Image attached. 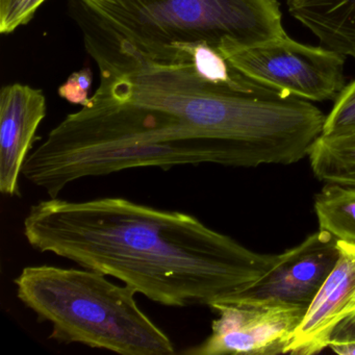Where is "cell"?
Segmentation results:
<instances>
[{"mask_svg":"<svg viewBox=\"0 0 355 355\" xmlns=\"http://www.w3.org/2000/svg\"><path fill=\"white\" fill-rule=\"evenodd\" d=\"M328 348L340 355H355V340H331Z\"/></svg>","mask_w":355,"mask_h":355,"instance_id":"cell-16","label":"cell"},{"mask_svg":"<svg viewBox=\"0 0 355 355\" xmlns=\"http://www.w3.org/2000/svg\"><path fill=\"white\" fill-rule=\"evenodd\" d=\"M319 228L355 245V187L326 184L315 197Z\"/></svg>","mask_w":355,"mask_h":355,"instance_id":"cell-11","label":"cell"},{"mask_svg":"<svg viewBox=\"0 0 355 355\" xmlns=\"http://www.w3.org/2000/svg\"><path fill=\"white\" fill-rule=\"evenodd\" d=\"M45 116L46 99L42 91L21 84L1 89L0 191L3 195L20 196V175Z\"/></svg>","mask_w":355,"mask_h":355,"instance_id":"cell-8","label":"cell"},{"mask_svg":"<svg viewBox=\"0 0 355 355\" xmlns=\"http://www.w3.org/2000/svg\"><path fill=\"white\" fill-rule=\"evenodd\" d=\"M28 244L116 278L171 307L209 306L236 296L277 263L194 216L119 197L49 198L24 222Z\"/></svg>","mask_w":355,"mask_h":355,"instance_id":"cell-1","label":"cell"},{"mask_svg":"<svg viewBox=\"0 0 355 355\" xmlns=\"http://www.w3.org/2000/svg\"><path fill=\"white\" fill-rule=\"evenodd\" d=\"M286 5L323 46L355 61V0H286Z\"/></svg>","mask_w":355,"mask_h":355,"instance_id":"cell-9","label":"cell"},{"mask_svg":"<svg viewBox=\"0 0 355 355\" xmlns=\"http://www.w3.org/2000/svg\"><path fill=\"white\" fill-rule=\"evenodd\" d=\"M338 261L295 330L284 354L313 355L329 347L336 328L355 315V245L338 241Z\"/></svg>","mask_w":355,"mask_h":355,"instance_id":"cell-7","label":"cell"},{"mask_svg":"<svg viewBox=\"0 0 355 355\" xmlns=\"http://www.w3.org/2000/svg\"><path fill=\"white\" fill-rule=\"evenodd\" d=\"M93 74L89 68L74 72L59 88V95L72 105L86 107L90 103L89 91L92 86Z\"/></svg>","mask_w":355,"mask_h":355,"instance_id":"cell-14","label":"cell"},{"mask_svg":"<svg viewBox=\"0 0 355 355\" xmlns=\"http://www.w3.org/2000/svg\"><path fill=\"white\" fill-rule=\"evenodd\" d=\"M46 0H0V33L10 35L34 18Z\"/></svg>","mask_w":355,"mask_h":355,"instance_id":"cell-13","label":"cell"},{"mask_svg":"<svg viewBox=\"0 0 355 355\" xmlns=\"http://www.w3.org/2000/svg\"><path fill=\"white\" fill-rule=\"evenodd\" d=\"M225 59L253 82L307 101H336L345 88L346 57L288 35L232 51Z\"/></svg>","mask_w":355,"mask_h":355,"instance_id":"cell-4","label":"cell"},{"mask_svg":"<svg viewBox=\"0 0 355 355\" xmlns=\"http://www.w3.org/2000/svg\"><path fill=\"white\" fill-rule=\"evenodd\" d=\"M311 170L325 184L355 187V132L321 136L309 153Z\"/></svg>","mask_w":355,"mask_h":355,"instance_id":"cell-10","label":"cell"},{"mask_svg":"<svg viewBox=\"0 0 355 355\" xmlns=\"http://www.w3.org/2000/svg\"><path fill=\"white\" fill-rule=\"evenodd\" d=\"M101 74L189 59L188 47L232 51L284 36L278 0H71Z\"/></svg>","mask_w":355,"mask_h":355,"instance_id":"cell-2","label":"cell"},{"mask_svg":"<svg viewBox=\"0 0 355 355\" xmlns=\"http://www.w3.org/2000/svg\"><path fill=\"white\" fill-rule=\"evenodd\" d=\"M218 318L201 344L189 355L284 354L307 309L274 301L234 296L211 305Z\"/></svg>","mask_w":355,"mask_h":355,"instance_id":"cell-5","label":"cell"},{"mask_svg":"<svg viewBox=\"0 0 355 355\" xmlns=\"http://www.w3.org/2000/svg\"><path fill=\"white\" fill-rule=\"evenodd\" d=\"M17 297L49 338L121 355H172L175 347L137 303L136 291L93 270L53 266L24 268L14 280Z\"/></svg>","mask_w":355,"mask_h":355,"instance_id":"cell-3","label":"cell"},{"mask_svg":"<svg viewBox=\"0 0 355 355\" xmlns=\"http://www.w3.org/2000/svg\"><path fill=\"white\" fill-rule=\"evenodd\" d=\"M338 240L319 232L279 254L276 265L236 296L309 309L338 259Z\"/></svg>","mask_w":355,"mask_h":355,"instance_id":"cell-6","label":"cell"},{"mask_svg":"<svg viewBox=\"0 0 355 355\" xmlns=\"http://www.w3.org/2000/svg\"><path fill=\"white\" fill-rule=\"evenodd\" d=\"M355 132V80L345 86L324 122L323 136H343Z\"/></svg>","mask_w":355,"mask_h":355,"instance_id":"cell-12","label":"cell"},{"mask_svg":"<svg viewBox=\"0 0 355 355\" xmlns=\"http://www.w3.org/2000/svg\"><path fill=\"white\" fill-rule=\"evenodd\" d=\"M331 340H355V315L343 321L336 328Z\"/></svg>","mask_w":355,"mask_h":355,"instance_id":"cell-15","label":"cell"}]
</instances>
